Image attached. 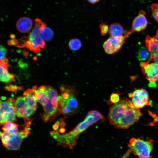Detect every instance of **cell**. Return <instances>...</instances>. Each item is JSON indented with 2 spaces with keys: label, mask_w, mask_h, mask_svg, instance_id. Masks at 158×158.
<instances>
[{
  "label": "cell",
  "mask_w": 158,
  "mask_h": 158,
  "mask_svg": "<svg viewBox=\"0 0 158 158\" xmlns=\"http://www.w3.org/2000/svg\"><path fill=\"white\" fill-rule=\"evenodd\" d=\"M142 115L131 100L124 97L110 107L108 117L111 124L115 128L127 129L136 123Z\"/></svg>",
  "instance_id": "obj_1"
},
{
  "label": "cell",
  "mask_w": 158,
  "mask_h": 158,
  "mask_svg": "<svg viewBox=\"0 0 158 158\" xmlns=\"http://www.w3.org/2000/svg\"><path fill=\"white\" fill-rule=\"evenodd\" d=\"M103 116L96 111H92L88 112L85 118L75 128L69 133L63 135L56 134L54 139L59 143L72 147L75 144V139L80 133L88 127L97 121L104 119Z\"/></svg>",
  "instance_id": "obj_2"
},
{
  "label": "cell",
  "mask_w": 158,
  "mask_h": 158,
  "mask_svg": "<svg viewBox=\"0 0 158 158\" xmlns=\"http://www.w3.org/2000/svg\"><path fill=\"white\" fill-rule=\"evenodd\" d=\"M128 149L121 158H128L133 153L139 158H151L153 147V140L142 138H133L129 140Z\"/></svg>",
  "instance_id": "obj_3"
},
{
  "label": "cell",
  "mask_w": 158,
  "mask_h": 158,
  "mask_svg": "<svg viewBox=\"0 0 158 158\" xmlns=\"http://www.w3.org/2000/svg\"><path fill=\"white\" fill-rule=\"evenodd\" d=\"M31 89L37 101L43 107L45 113L42 117L44 121L46 122L49 119V117L54 116L59 109L53 106L51 99L45 92L42 85L38 88L37 86H34Z\"/></svg>",
  "instance_id": "obj_4"
},
{
  "label": "cell",
  "mask_w": 158,
  "mask_h": 158,
  "mask_svg": "<svg viewBox=\"0 0 158 158\" xmlns=\"http://www.w3.org/2000/svg\"><path fill=\"white\" fill-rule=\"evenodd\" d=\"M35 25L30 33L28 40L24 43L23 45L30 50L37 54L41 49L44 48L45 45L44 40L40 34L39 29L44 23L40 19H35Z\"/></svg>",
  "instance_id": "obj_5"
},
{
  "label": "cell",
  "mask_w": 158,
  "mask_h": 158,
  "mask_svg": "<svg viewBox=\"0 0 158 158\" xmlns=\"http://www.w3.org/2000/svg\"><path fill=\"white\" fill-rule=\"evenodd\" d=\"M0 137L3 145L9 150H18L23 139L28 135L23 130L14 135H9L0 132Z\"/></svg>",
  "instance_id": "obj_6"
},
{
  "label": "cell",
  "mask_w": 158,
  "mask_h": 158,
  "mask_svg": "<svg viewBox=\"0 0 158 158\" xmlns=\"http://www.w3.org/2000/svg\"><path fill=\"white\" fill-rule=\"evenodd\" d=\"M14 99L8 98L7 101L0 100V124L3 125L7 122H12L16 120Z\"/></svg>",
  "instance_id": "obj_7"
},
{
  "label": "cell",
  "mask_w": 158,
  "mask_h": 158,
  "mask_svg": "<svg viewBox=\"0 0 158 158\" xmlns=\"http://www.w3.org/2000/svg\"><path fill=\"white\" fill-rule=\"evenodd\" d=\"M126 33L119 36H110L105 40L103 45L105 52L108 54H111L119 51L128 37Z\"/></svg>",
  "instance_id": "obj_8"
},
{
  "label": "cell",
  "mask_w": 158,
  "mask_h": 158,
  "mask_svg": "<svg viewBox=\"0 0 158 158\" xmlns=\"http://www.w3.org/2000/svg\"><path fill=\"white\" fill-rule=\"evenodd\" d=\"M135 109H139L150 105L148 94L146 90L141 88L135 90L128 94Z\"/></svg>",
  "instance_id": "obj_9"
},
{
  "label": "cell",
  "mask_w": 158,
  "mask_h": 158,
  "mask_svg": "<svg viewBox=\"0 0 158 158\" xmlns=\"http://www.w3.org/2000/svg\"><path fill=\"white\" fill-rule=\"evenodd\" d=\"M16 115L19 117L28 118L35 111L31 107L25 96L18 97L15 101Z\"/></svg>",
  "instance_id": "obj_10"
},
{
  "label": "cell",
  "mask_w": 158,
  "mask_h": 158,
  "mask_svg": "<svg viewBox=\"0 0 158 158\" xmlns=\"http://www.w3.org/2000/svg\"><path fill=\"white\" fill-rule=\"evenodd\" d=\"M141 70L145 75V78L150 83L154 84L158 80V64L150 63L147 61L141 62L140 64Z\"/></svg>",
  "instance_id": "obj_11"
},
{
  "label": "cell",
  "mask_w": 158,
  "mask_h": 158,
  "mask_svg": "<svg viewBox=\"0 0 158 158\" xmlns=\"http://www.w3.org/2000/svg\"><path fill=\"white\" fill-rule=\"evenodd\" d=\"M146 14V12L143 10L139 12L138 15L133 20L131 29L127 32L128 36L133 32H140L146 28L148 23Z\"/></svg>",
  "instance_id": "obj_12"
},
{
  "label": "cell",
  "mask_w": 158,
  "mask_h": 158,
  "mask_svg": "<svg viewBox=\"0 0 158 158\" xmlns=\"http://www.w3.org/2000/svg\"><path fill=\"white\" fill-rule=\"evenodd\" d=\"M145 45L150 54L147 61H153L158 64V39L147 35L145 39Z\"/></svg>",
  "instance_id": "obj_13"
},
{
  "label": "cell",
  "mask_w": 158,
  "mask_h": 158,
  "mask_svg": "<svg viewBox=\"0 0 158 158\" xmlns=\"http://www.w3.org/2000/svg\"><path fill=\"white\" fill-rule=\"evenodd\" d=\"M8 64L7 59L5 57L0 60V76L1 81L5 83H9L14 81L15 75L8 72Z\"/></svg>",
  "instance_id": "obj_14"
},
{
  "label": "cell",
  "mask_w": 158,
  "mask_h": 158,
  "mask_svg": "<svg viewBox=\"0 0 158 158\" xmlns=\"http://www.w3.org/2000/svg\"><path fill=\"white\" fill-rule=\"evenodd\" d=\"M32 20L28 17H22L17 21L16 26L17 29L22 33H26L32 28Z\"/></svg>",
  "instance_id": "obj_15"
},
{
  "label": "cell",
  "mask_w": 158,
  "mask_h": 158,
  "mask_svg": "<svg viewBox=\"0 0 158 158\" xmlns=\"http://www.w3.org/2000/svg\"><path fill=\"white\" fill-rule=\"evenodd\" d=\"M127 32L119 23L111 24L109 27V33L110 36H119L124 35Z\"/></svg>",
  "instance_id": "obj_16"
},
{
  "label": "cell",
  "mask_w": 158,
  "mask_h": 158,
  "mask_svg": "<svg viewBox=\"0 0 158 158\" xmlns=\"http://www.w3.org/2000/svg\"><path fill=\"white\" fill-rule=\"evenodd\" d=\"M43 88L51 101V104L53 106L58 109V106L57 102L58 93L57 91L49 85H42Z\"/></svg>",
  "instance_id": "obj_17"
},
{
  "label": "cell",
  "mask_w": 158,
  "mask_h": 158,
  "mask_svg": "<svg viewBox=\"0 0 158 158\" xmlns=\"http://www.w3.org/2000/svg\"><path fill=\"white\" fill-rule=\"evenodd\" d=\"M39 31L42 37L45 41L51 40L53 37V31L51 28L47 27L44 23L40 28Z\"/></svg>",
  "instance_id": "obj_18"
},
{
  "label": "cell",
  "mask_w": 158,
  "mask_h": 158,
  "mask_svg": "<svg viewBox=\"0 0 158 158\" xmlns=\"http://www.w3.org/2000/svg\"><path fill=\"white\" fill-rule=\"evenodd\" d=\"M150 54L146 47L144 46L140 47L137 53L136 57L139 61H144L149 59Z\"/></svg>",
  "instance_id": "obj_19"
},
{
  "label": "cell",
  "mask_w": 158,
  "mask_h": 158,
  "mask_svg": "<svg viewBox=\"0 0 158 158\" xmlns=\"http://www.w3.org/2000/svg\"><path fill=\"white\" fill-rule=\"evenodd\" d=\"M82 46L81 41L76 38L71 39L68 42V46L70 49L73 51H76L80 49Z\"/></svg>",
  "instance_id": "obj_20"
},
{
  "label": "cell",
  "mask_w": 158,
  "mask_h": 158,
  "mask_svg": "<svg viewBox=\"0 0 158 158\" xmlns=\"http://www.w3.org/2000/svg\"><path fill=\"white\" fill-rule=\"evenodd\" d=\"M74 93L71 94L66 101V105L74 110L76 109L78 106V102L76 98L74 96Z\"/></svg>",
  "instance_id": "obj_21"
},
{
  "label": "cell",
  "mask_w": 158,
  "mask_h": 158,
  "mask_svg": "<svg viewBox=\"0 0 158 158\" xmlns=\"http://www.w3.org/2000/svg\"><path fill=\"white\" fill-rule=\"evenodd\" d=\"M3 126L2 128L4 132L7 134H9L11 131L16 127L19 126L15 123H12L10 122H7L4 123Z\"/></svg>",
  "instance_id": "obj_22"
},
{
  "label": "cell",
  "mask_w": 158,
  "mask_h": 158,
  "mask_svg": "<svg viewBox=\"0 0 158 158\" xmlns=\"http://www.w3.org/2000/svg\"><path fill=\"white\" fill-rule=\"evenodd\" d=\"M152 15L155 20L158 23V4L153 3L150 6Z\"/></svg>",
  "instance_id": "obj_23"
},
{
  "label": "cell",
  "mask_w": 158,
  "mask_h": 158,
  "mask_svg": "<svg viewBox=\"0 0 158 158\" xmlns=\"http://www.w3.org/2000/svg\"><path fill=\"white\" fill-rule=\"evenodd\" d=\"M120 101V98L119 94L117 93H112L110 97L109 101L110 104H115L118 103Z\"/></svg>",
  "instance_id": "obj_24"
},
{
  "label": "cell",
  "mask_w": 158,
  "mask_h": 158,
  "mask_svg": "<svg viewBox=\"0 0 158 158\" xmlns=\"http://www.w3.org/2000/svg\"><path fill=\"white\" fill-rule=\"evenodd\" d=\"M101 35L104 36L109 32V27L104 23L101 24L99 26Z\"/></svg>",
  "instance_id": "obj_25"
},
{
  "label": "cell",
  "mask_w": 158,
  "mask_h": 158,
  "mask_svg": "<svg viewBox=\"0 0 158 158\" xmlns=\"http://www.w3.org/2000/svg\"><path fill=\"white\" fill-rule=\"evenodd\" d=\"M73 111L70 107L65 105L63 107L61 112L64 114H67L73 112Z\"/></svg>",
  "instance_id": "obj_26"
},
{
  "label": "cell",
  "mask_w": 158,
  "mask_h": 158,
  "mask_svg": "<svg viewBox=\"0 0 158 158\" xmlns=\"http://www.w3.org/2000/svg\"><path fill=\"white\" fill-rule=\"evenodd\" d=\"M5 88L9 91L13 92L16 91L18 90H20L22 89L21 87H18L16 86L12 85H10L9 86H6L5 87Z\"/></svg>",
  "instance_id": "obj_27"
},
{
  "label": "cell",
  "mask_w": 158,
  "mask_h": 158,
  "mask_svg": "<svg viewBox=\"0 0 158 158\" xmlns=\"http://www.w3.org/2000/svg\"><path fill=\"white\" fill-rule=\"evenodd\" d=\"M0 60L3 59L5 57V55L7 52L6 49L3 46L1 45L0 48Z\"/></svg>",
  "instance_id": "obj_28"
},
{
  "label": "cell",
  "mask_w": 158,
  "mask_h": 158,
  "mask_svg": "<svg viewBox=\"0 0 158 158\" xmlns=\"http://www.w3.org/2000/svg\"><path fill=\"white\" fill-rule=\"evenodd\" d=\"M59 124L60 122L59 121H57L52 126L53 129L55 130H57L59 128Z\"/></svg>",
  "instance_id": "obj_29"
},
{
  "label": "cell",
  "mask_w": 158,
  "mask_h": 158,
  "mask_svg": "<svg viewBox=\"0 0 158 158\" xmlns=\"http://www.w3.org/2000/svg\"><path fill=\"white\" fill-rule=\"evenodd\" d=\"M60 121H61V123L60 124V126L61 128H63L65 126L66 123L64 121L63 119L61 118V119L60 120Z\"/></svg>",
  "instance_id": "obj_30"
},
{
  "label": "cell",
  "mask_w": 158,
  "mask_h": 158,
  "mask_svg": "<svg viewBox=\"0 0 158 158\" xmlns=\"http://www.w3.org/2000/svg\"><path fill=\"white\" fill-rule=\"evenodd\" d=\"M87 0L89 3L92 4H95L98 2H99L100 0Z\"/></svg>",
  "instance_id": "obj_31"
},
{
  "label": "cell",
  "mask_w": 158,
  "mask_h": 158,
  "mask_svg": "<svg viewBox=\"0 0 158 158\" xmlns=\"http://www.w3.org/2000/svg\"><path fill=\"white\" fill-rule=\"evenodd\" d=\"M17 40H12L10 41H9V44H13L15 45L16 44Z\"/></svg>",
  "instance_id": "obj_32"
},
{
  "label": "cell",
  "mask_w": 158,
  "mask_h": 158,
  "mask_svg": "<svg viewBox=\"0 0 158 158\" xmlns=\"http://www.w3.org/2000/svg\"><path fill=\"white\" fill-rule=\"evenodd\" d=\"M66 130L63 128H61L59 130L60 132L61 133H64L65 131Z\"/></svg>",
  "instance_id": "obj_33"
},
{
  "label": "cell",
  "mask_w": 158,
  "mask_h": 158,
  "mask_svg": "<svg viewBox=\"0 0 158 158\" xmlns=\"http://www.w3.org/2000/svg\"><path fill=\"white\" fill-rule=\"evenodd\" d=\"M155 38L158 39V29L157 30L155 35L154 37Z\"/></svg>",
  "instance_id": "obj_34"
}]
</instances>
